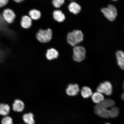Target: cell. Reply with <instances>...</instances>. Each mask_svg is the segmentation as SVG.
<instances>
[{"mask_svg": "<svg viewBox=\"0 0 124 124\" xmlns=\"http://www.w3.org/2000/svg\"><path fill=\"white\" fill-rule=\"evenodd\" d=\"M123 87L124 89V83L123 85ZM123 100H124V92L122 94L121 96Z\"/></svg>", "mask_w": 124, "mask_h": 124, "instance_id": "25", "label": "cell"}, {"mask_svg": "<svg viewBox=\"0 0 124 124\" xmlns=\"http://www.w3.org/2000/svg\"><path fill=\"white\" fill-rule=\"evenodd\" d=\"M12 107L14 111L16 112H21L24 110V105L22 101L16 100H15Z\"/></svg>", "mask_w": 124, "mask_h": 124, "instance_id": "14", "label": "cell"}, {"mask_svg": "<svg viewBox=\"0 0 124 124\" xmlns=\"http://www.w3.org/2000/svg\"><path fill=\"white\" fill-rule=\"evenodd\" d=\"M13 0L17 3H20L23 2L25 0Z\"/></svg>", "mask_w": 124, "mask_h": 124, "instance_id": "24", "label": "cell"}, {"mask_svg": "<svg viewBox=\"0 0 124 124\" xmlns=\"http://www.w3.org/2000/svg\"><path fill=\"white\" fill-rule=\"evenodd\" d=\"M69 0L72 1H75L76 0Z\"/></svg>", "mask_w": 124, "mask_h": 124, "instance_id": "26", "label": "cell"}, {"mask_svg": "<svg viewBox=\"0 0 124 124\" xmlns=\"http://www.w3.org/2000/svg\"><path fill=\"white\" fill-rule=\"evenodd\" d=\"M65 0H52V4L56 9H59L64 4Z\"/></svg>", "mask_w": 124, "mask_h": 124, "instance_id": "20", "label": "cell"}, {"mask_svg": "<svg viewBox=\"0 0 124 124\" xmlns=\"http://www.w3.org/2000/svg\"><path fill=\"white\" fill-rule=\"evenodd\" d=\"M32 20L29 16H23L21 18L20 24L23 28L28 29L31 27Z\"/></svg>", "mask_w": 124, "mask_h": 124, "instance_id": "10", "label": "cell"}, {"mask_svg": "<svg viewBox=\"0 0 124 124\" xmlns=\"http://www.w3.org/2000/svg\"><path fill=\"white\" fill-rule=\"evenodd\" d=\"M2 124H13V120L9 116H6L2 119L1 121Z\"/></svg>", "mask_w": 124, "mask_h": 124, "instance_id": "22", "label": "cell"}, {"mask_svg": "<svg viewBox=\"0 0 124 124\" xmlns=\"http://www.w3.org/2000/svg\"><path fill=\"white\" fill-rule=\"evenodd\" d=\"M79 91V88L78 85L70 84L68 86L66 92L68 95L74 96L77 95Z\"/></svg>", "mask_w": 124, "mask_h": 124, "instance_id": "11", "label": "cell"}, {"mask_svg": "<svg viewBox=\"0 0 124 124\" xmlns=\"http://www.w3.org/2000/svg\"><path fill=\"white\" fill-rule=\"evenodd\" d=\"M84 35L81 31L75 30L68 33L67 41L68 44L72 47H74L83 41Z\"/></svg>", "mask_w": 124, "mask_h": 124, "instance_id": "2", "label": "cell"}, {"mask_svg": "<svg viewBox=\"0 0 124 124\" xmlns=\"http://www.w3.org/2000/svg\"><path fill=\"white\" fill-rule=\"evenodd\" d=\"M53 17L54 21L59 23H62L66 19L65 16L59 9H56L53 13Z\"/></svg>", "mask_w": 124, "mask_h": 124, "instance_id": "9", "label": "cell"}, {"mask_svg": "<svg viewBox=\"0 0 124 124\" xmlns=\"http://www.w3.org/2000/svg\"><path fill=\"white\" fill-rule=\"evenodd\" d=\"M115 105L114 101L111 99L104 100L94 107V112L101 117L108 118L110 117L111 108Z\"/></svg>", "mask_w": 124, "mask_h": 124, "instance_id": "1", "label": "cell"}, {"mask_svg": "<svg viewBox=\"0 0 124 124\" xmlns=\"http://www.w3.org/2000/svg\"><path fill=\"white\" fill-rule=\"evenodd\" d=\"M10 108L8 105L1 103L0 104V114L3 116H6L10 112Z\"/></svg>", "mask_w": 124, "mask_h": 124, "instance_id": "18", "label": "cell"}, {"mask_svg": "<svg viewBox=\"0 0 124 124\" xmlns=\"http://www.w3.org/2000/svg\"><path fill=\"white\" fill-rule=\"evenodd\" d=\"M53 32L52 30L48 28L45 30L40 29L36 35L37 39L40 43H49L52 38Z\"/></svg>", "mask_w": 124, "mask_h": 124, "instance_id": "3", "label": "cell"}, {"mask_svg": "<svg viewBox=\"0 0 124 124\" xmlns=\"http://www.w3.org/2000/svg\"></svg>", "mask_w": 124, "mask_h": 124, "instance_id": "28", "label": "cell"}, {"mask_svg": "<svg viewBox=\"0 0 124 124\" xmlns=\"http://www.w3.org/2000/svg\"><path fill=\"white\" fill-rule=\"evenodd\" d=\"M23 120L25 123L27 124H35L34 115L31 113L25 114L23 116Z\"/></svg>", "mask_w": 124, "mask_h": 124, "instance_id": "17", "label": "cell"}, {"mask_svg": "<svg viewBox=\"0 0 124 124\" xmlns=\"http://www.w3.org/2000/svg\"><path fill=\"white\" fill-rule=\"evenodd\" d=\"M28 16L32 21H37L41 18V14L39 10L34 9L29 11Z\"/></svg>", "mask_w": 124, "mask_h": 124, "instance_id": "13", "label": "cell"}, {"mask_svg": "<svg viewBox=\"0 0 124 124\" xmlns=\"http://www.w3.org/2000/svg\"><path fill=\"white\" fill-rule=\"evenodd\" d=\"M73 58L74 61L80 62L84 60L86 57V50L85 48L81 46H77L73 49Z\"/></svg>", "mask_w": 124, "mask_h": 124, "instance_id": "4", "label": "cell"}, {"mask_svg": "<svg viewBox=\"0 0 124 124\" xmlns=\"http://www.w3.org/2000/svg\"><path fill=\"white\" fill-rule=\"evenodd\" d=\"M101 11L105 16L110 21H114L117 16V9L112 5H109L107 8H103Z\"/></svg>", "mask_w": 124, "mask_h": 124, "instance_id": "5", "label": "cell"}, {"mask_svg": "<svg viewBox=\"0 0 124 124\" xmlns=\"http://www.w3.org/2000/svg\"><path fill=\"white\" fill-rule=\"evenodd\" d=\"M97 92L104 94L107 95H111L112 93L113 89L112 85L110 82L105 81L100 84L97 89Z\"/></svg>", "mask_w": 124, "mask_h": 124, "instance_id": "6", "label": "cell"}, {"mask_svg": "<svg viewBox=\"0 0 124 124\" xmlns=\"http://www.w3.org/2000/svg\"><path fill=\"white\" fill-rule=\"evenodd\" d=\"M68 8L70 13L75 15H78L81 10L79 4L75 1H71L68 6Z\"/></svg>", "mask_w": 124, "mask_h": 124, "instance_id": "8", "label": "cell"}, {"mask_svg": "<svg viewBox=\"0 0 124 124\" xmlns=\"http://www.w3.org/2000/svg\"></svg>", "mask_w": 124, "mask_h": 124, "instance_id": "27", "label": "cell"}, {"mask_svg": "<svg viewBox=\"0 0 124 124\" xmlns=\"http://www.w3.org/2000/svg\"><path fill=\"white\" fill-rule=\"evenodd\" d=\"M120 110L119 108L117 107H113L111 109L110 114V117L114 118L118 116Z\"/></svg>", "mask_w": 124, "mask_h": 124, "instance_id": "21", "label": "cell"}, {"mask_svg": "<svg viewBox=\"0 0 124 124\" xmlns=\"http://www.w3.org/2000/svg\"><path fill=\"white\" fill-rule=\"evenodd\" d=\"M58 51L54 48H51L46 51V56L48 60H52L58 58Z\"/></svg>", "mask_w": 124, "mask_h": 124, "instance_id": "12", "label": "cell"}, {"mask_svg": "<svg viewBox=\"0 0 124 124\" xmlns=\"http://www.w3.org/2000/svg\"><path fill=\"white\" fill-rule=\"evenodd\" d=\"M9 2V0H0V8L4 7Z\"/></svg>", "mask_w": 124, "mask_h": 124, "instance_id": "23", "label": "cell"}, {"mask_svg": "<svg viewBox=\"0 0 124 124\" xmlns=\"http://www.w3.org/2000/svg\"><path fill=\"white\" fill-rule=\"evenodd\" d=\"M81 93L82 96L85 98L90 97L93 94L92 90L90 88L87 86L84 87L82 88Z\"/></svg>", "mask_w": 124, "mask_h": 124, "instance_id": "19", "label": "cell"}, {"mask_svg": "<svg viewBox=\"0 0 124 124\" xmlns=\"http://www.w3.org/2000/svg\"><path fill=\"white\" fill-rule=\"evenodd\" d=\"M92 98L93 101L97 104L105 100L103 94L98 92L92 94Z\"/></svg>", "mask_w": 124, "mask_h": 124, "instance_id": "16", "label": "cell"}, {"mask_svg": "<svg viewBox=\"0 0 124 124\" xmlns=\"http://www.w3.org/2000/svg\"><path fill=\"white\" fill-rule=\"evenodd\" d=\"M116 55L118 64L121 69L124 70V52L121 51H118Z\"/></svg>", "mask_w": 124, "mask_h": 124, "instance_id": "15", "label": "cell"}, {"mask_svg": "<svg viewBox=\"0 0 124 124\" xmlns=\"http://www.w3.org/2000/svg\"><path fill=\"white\" fill-rule=\"evenodd\" d=\"M3 18L7 23L9 24L13 23L16 18V15L12 9L8 8L4 9L2 12Z\"/></svg>", "mask_w": 124, "mask_h": 124, "instance_id": "7", "label": "cell"}]
</instances>
